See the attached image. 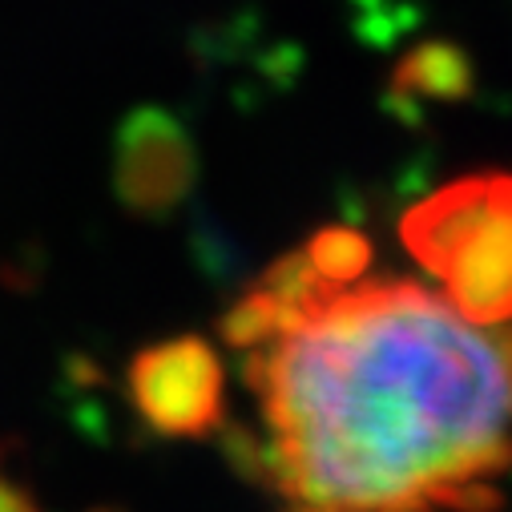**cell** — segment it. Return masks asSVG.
I'll return each mask as SVG.
<instances>
[{"label":"cell","instance_id":"obj_7","mask_svg":"<svg viewBox=\"0 0 512 512\" xmlns=\"http://www.w3.org/2000/svg\"><path fill=\"white\" fill-rule=\"evenodd\" d=\"M291 311L267 291L259 287L254 295H246L242 303H234V311L222 319V339L230 347H250V351H259V347H271L283 331H291Z\"/></svg>","mask_w":512,"mask_h":512},{"label":"cell","instance_id":"obj_1","mask_svg":"<svg viewBox=\"0 0 512 512\" xmlns=\"http://www.w3.org/2000/svg\"><path fill=\"white\" fill-rule=\"evenodd\" d=\"M250 359L279 428V484L319 512L464 508L468 484L512 460V331L416 287L335 295Z\"/></svg>","mask_w":512,"mask_h":512},{"label":"cell","instance_id":"obj_4","mask_svg":"<svg viewBox=\"0 0 512 512\" xmlns=\"http://www.w3.org/2000/svg\"><path fill=\"white\" fill-rule=\"evenodd\" d=\"M198 158L186 130L162 109H142L121 125L113 182L121 202L138 214H166L186 198Z\"/></svg>","mask_w":512,"mask_h":512},{"label":"cell","instance_id":"obj_8","mask_svg":"<svg viewBox=\"0 0 512 512\" xmlns=\"http://www.w3.org/2000/svg\"><path fill=\"white\" fill-rule=\"evenodd\" d=\"M0 512H41L33 492L13 472H5V468H0Z\"/></svg>","mask_w":512,"mask_h":512},{"label":"cell","instance_id":"obj_9","mask_svg":"<svg viewBox=\"0 0 512 512\" xmlns=\"http://www.w3.org/2000/svg\"><path fill=\"white\" fill-rule=\"evenodd\" d=\"M101 512H113V508H101Z\"/></svg>","mask_w":512,"mask_h":512},{"label":"cell","instance_id":"obj_6","mask_svg":"<svg viewBox=\"0 0 512 512\" xmlns=\"http://www.w3.org/2000/svg\"><path fill=\"white\" fill-rule=\"evenodd\" d=\"M303 254H307V263L331 287H351L371 267V242H367V234H359L351 226H327V230H319L307 242Z\"/></svg>","mask_w":512,"mask_h":512},{"label":"cell","instance_id":"obj_3","mask_svg":"<svg viewBox=\"0 0 512 512\" xmlns=\"http://www.w3.org/2000/svg\"><path fill=\"white\" fill-rule=\"evenodd\" d=\"M130 400L138 416L170 440H198L222 424V363L198 335L166 339L130 359Z\"/></svg>","mask_w":512,"mask_h":512},{"label":"cell","instance_id":"obj_5","mask_svg":"<svg viewBox=\"0 0 512 512\" xmlns=\"http://www.w3.org/2000/svg\"><path fill=\"white\" fill-rule=\"evenodd\" d=\"M392 85L400 97L420 101H464L472 93V61L452 41H428L416 45L392 73Z\"/></svg>","mask_w":512,"mask_h":512},{"label":"cell","instance_id":"obj_2","mask_svg":"<svg viewBox=\"0 0 512 512\" xmlns=\"http://www.w3.org/2000/svg\"><path fill=\"white\" fill-rule=\"evenodd\" d=\"M400 234L460 319L476 327L512 319V174L448 182L404 214Z\"/></svg>","mask_w":512,"mask_h":512}]
</instances>
